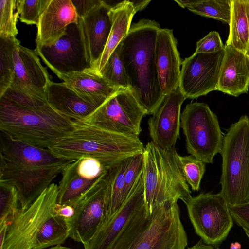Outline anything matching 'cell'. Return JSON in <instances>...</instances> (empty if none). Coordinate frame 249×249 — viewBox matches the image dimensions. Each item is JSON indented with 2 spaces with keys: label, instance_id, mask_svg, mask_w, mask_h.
Listing matches in <instances>:
<instances>
[{
  "label": "cell",
  "instance_id": "29",
  "mask_svg": "<svg viewBox=\"0 0 249 249\" xmlns=\"http://www.w3.org/2000/svg\"><path fill=\"white\" fill-rule=\"evenodd\" d=\"M194 13L229 24L231 0H175Z\"/></svg>",
  "mask_w": 249,
  "mask_h": 249
},
{
  "label": "cell",
  "instance_id": "1",
  "mask_svg": "<svg viewBox=\"0 0 249 249\" xmlns=\"http://www.w3.org/2000/svg\"><path fill=\"white\" fill-rule=\"evenodd\" d=\"M0 182L17 190L20 209H27L73 161L54 156L48 149L35 147L0 135Z\"/></svg>",
  "mask_w": 249,
  "mask_h": 249
},
{
  "label": "cell",
  "instance_id": "25",
  "mask_svg": "<svg viewBox=\"0 0 249 249\" xmlns=\"http://www.w3.org/2000/svg\"><path fill=\"white\" fill-rule=\"evenodd\" d=\"M58 185L57 203L73 206L77 200L104 177L97 179L89 178L78 171L76 160L63 169Z\"/></svg>",
  "mask_w": 249,
  "mask_h": 249
},
{
  "label": "cell",
  "instance_id": "32",
  "mask_svg": "<svg viewBox=\"0 0 249 249\" xmlns=\"http://www.w3.org/2000/svg\"><path fill=\"white\" fill-rule=\"evenodd\" d=\"M178 166L187 184L193 191H198L205 171V163L192 156H181L178 154Z\"/></svg>",
  "mask_w": 249,
  "mask_h": 249
},
{
  "label": "cell",
  "instance_id": "34",
  "mask_svg": "<svg viewBox=\"0 0 249 249\" xmlns=\"http://www.w3.org/2000/svg\"><path fill=\"white\" fill-rule=\"evenodd\" d=\"M18 202L16 189L8 184L0 182V221L10 222L18 212Z\"/></svg>",
  "mask_w": 249,
  "mask_h": 249
},
{
  "label": "cell",
  "instance_id": "13",
  "mask_svg": "<svg viewBox=\"0 0 249 249\" xmlns=\"http://www.w3.org/2000/svg\"><path fill=\"white\" fill-rule=\"evenodd\" d=\"M108 203L106 174L73 205L69 237L83 245L89 242L104 222Z\"/></svg>",
  "mask_w": 249,
  "mask_h": 249
},
{
  "label": "cell",
  "instance_id": "18",
  "mask_svg": "<svg viewBox=\"0 0 249 249\" xmlns=\"http://www.w3.org/2000/svg\"><path fill=\"white\" fill-rule=\"evenodd\" d=\"M112 6L109 1L100 0L86 14L78 18V24L91 66L99 60L106 46L112 26L109 14Z\"/></svg>",
  "mask_w": 249,
  "mask_h": 249
},
{
  "label": "cell",
  "instance_id": "37",
  "mask_svg": "<svg viewBox=\"0 0 249 249\" xmlns=\"http://www.w3.org/2000/svg\"><path fill=\"white\" fill-rule=\"evenodd\" d=\"M225 49L219 33L210 32L196 42L195 53H213Z\"/></svg>",
  "mask_w": 249,
  "mask_h": 249
},
{
  "label": "cell",
  "instance_id": "19",
  "mask_svg": "<svg viewBox=\"0 0 249 249\" xmlns=\"http://www.w3.org/2000/svg\"><path fill=\"white\" fill-rule=\"evenodd\" d=\"M78 19L71 0H46L36 25V48L54 44Z\"/></svg>",
  "mask_w": 249,
  "mask_h": 249
},
{
  "label": "cell",
  "instance_id": "23",
  "mask_svg": "<svg viewBox=\"0 0 249 249\" xmlns=\"http://www.w3.org/2000/svg\"><path fill=\"white\" fill-rule=\"evenodd\" d=\"M45 96L53 109L73 120H83L97 108L83 100L63 82L51 81L46 89Z\"/></svg>",
  "mask_w": 249,
  "mask_h": 249
},
{
  "label": "cell",
  "instance_id": "4",
  "mask_svg": "<svg viewBox=\"0 0 249 249\" xmlns=\"http://www.w3.org/2000/svg\"><path fill=\"white\" fill-rule=\"evenodd\" d=\"M187 236L177 203L167 202L148 213L144 204L111 249H185Z\"/></svg>",
  "mask_w": 249,
  "mask_h": 249
},
{
  "label": "cell",
  "instance_id": "12",
  "mask_svg": "<svg viewBox=\"0 0 249 249\" xmlns=\"http://www.w3.org/2000/svg\"><path fill=\"white\" fill-rule=\"evenodd\" d=\"M145 115L131 91L123 89L83 120L112 132L138 137L142 130L141 123Z\"/></svg>",
  "mask_w": 249,
  "mask_h": 249
},
{
  "label": "cell",
  "instance_id": "43",
  "mask_svg": "<svg viewBox=\"0 0 249 249\" xmlns=\"http://www.w3.org/2000/svg\"><path fill=\"white\" fill-rule=\"evenodd\" d=\"M151 1V0H133L131 1L136 12L142 10Z\"/></svg>",
  "mask_w": 249,
  "mask_h": 249
},
{
  "label": "cell",
  "instance_id": "10",
  "mask_svg": "<svg viewBox=\"0 0 249 249\" xmlns=\"http://www.w3.org/2000/svg\"><path fill=\"white\" fill-rule=\"evenodd\" d=\"M185 204L195 232L204 243L216 245L226 238L233 219L228 204L220 193H200Z\"/></svg>",
  "mask_w": 249,
  "mask_h": 249
},
{
  "label": "cell",
  "instance_id": "39",
  "mask_svg": "<svg viewBox=\"0 0 249 249\" xmlns=\"http://www.w3.org/2000/svg\"><path fill=\"white\" fill-rule=\"evenodd\" d=\"M78 18H81L92 9L100 0H71Z\"/></svg>",
  "mask_w": 249,
  "mask_h": 249
},
{
  "label": "cell",
  "instance_id": "36",
  "mask_svg": "<svg viewBox=\"0 0 249 249\" xmlns=\"http://www.w3.org/2000/svg\"><path fill=\"white\" fill-rule=\"evenodd\" d=\"M143 152L129 157L124 174V196L125 200L143 170Z\"/></svg>",
  "mask_w": 249,
  "mask_h": 249
},
{
  "label": "cell",
  "instance_id": "28",
  "mask_svg": "<svg viewBox=\"0 0 249 249\" xmlns=\"http://www.w3.org/2000/svg\"><path fill=\"white\" fill-rule=\"evenodd\" d=\"M129 158L112 167L107 174L108 203L106 217L102 225L112 216L125 200L124 196V174Z\"/></svg>",
  "mask_w": 249,
  "mask_h": 249
},
{
  "label": "cell",
  "instance_id": "5",
  "mask_svg": "<svg viewBox=\"0 0 249 249\" xmlns=\"http://www.w3.org/2000/svg\"><path fill=\"white\" fill-rule=\"evenodd\" d=\"M71 120L49 104L37 107L0 98V130L12 140L49 149L73 128Z\"/></svg>",
  "mask_w": 249,
  "mask_h": 249
},
{
  "label": "cell",
  "instance_id": "46",
  "mask_svg": "<svg viewBox=\"0 0 249 249\" xmlns=\"http://www.w3.org/2000/svg\"><path fill=\"white\" fill-rule=\"evenodd\" d=\"M216 249H220L219 248H216Z\"/></svg>",
  "mask_w": 249,
  "mask_h": 249
},
{
  "label": "cell",
  "instance_id": "35",
  "mask_svg": "<svg viewBox=\"0 0 249 249\" xmlns=\"http://www.w3.org/2000/svg\"><path fill=\"white\" fill-rule=\"evenodd\" d=\"M46 0H16V9L21 22L37 25Z\"/></svg>",
  "mask_w": 249,
  "mask_h": 249
},
{
  "label": "cell",
  "instance_id": "2",
  "mask_svg": "<svg viewBox=\"0 0 249 249\" xmlns=\"http://www.w3.org/2000/svg\"><path fill=\"white\" fill-rule=\"evenodd\" d=\"M159 24L142 19L131 26L121 42L130 90L146 115H152L164 95L155 61V44Z\"/></svg>",
  "mask_w": 249,
  "mask_h": 249
},
{
  "label": "cell",
  "instance_id": "8",
  "mask_svg": "<svg viewBox=\"0 0 249 249\" xmlns=\"http://www.w3.org/2000/svg\"><path fill=\"white\" fill-rule=\"evenodd\" d=\"M13 56V80L0 98L24 107H37L48 104L45 90L51 78L36 50L21 45L19 41L15 46Z\"/></svg>",
  "mask_w": 249,
  "mask_h": 249
},
{
  "label": "cell",
  "instance_id": "15",
  "mask_svg": "<svg viewBox=\"0 0 249 249\" xmlns=\"http://www.w3.org/2000/svg\"><path fill=\"white\" fill-rule=\"evenodd\" d=\"M38 55L57 76L91 68L78 23L67 28L66 33L54 44L36 48Z\"/></svg>",
  "mask_w": 249,
  "mask_h": 249
},
{
  "label": "cell",
  "instance_id": "26",
  "mask_svg": "<svg viewBox=\"0 0 249 249\" xmlns=\"http://www.w3.org/2000/svg\"><path fill=\"white\" fill-rule=\"evenodd\" d=\"M229 32L226 45L249 56V0H231Z\"/></svg>",
  "mask_w": 249,
  "mask_h": 249
},
{
  "label": "cell",
  "instance_id": "6",
  "mask_svg": "<svg viewBox=\"0 0 249 249\" xmlns=\"http://www.w3.org/2000/svg\"><path fill=\"white\" fill-rule=\"evenodd\" d=\"M175 148L163 149L152 142L143 151V180L146 210L167 202L186 204L192 197L191 192L178 166Z\"/></svg>",
  "mask_w": 249,
  "mask_h": 249
},
{
  "label": "cell",
  "instance_id": "7",
  "mask_svg": "<svg viewBox=\"0 0 249 249\" xmlns=\"http://www.w3.org/2000/svg\"><path fill=\"white\" fill-rule=\"evenodd\" d=\"M219 192L229 206L249 202V117L241 116L223 136Z\"/></svg>",
  "mask_w": 249,
  "mask_h": 249
},
{
  "label": "cell",
  "instance_id": "11",
  "mask_svg": "<svg viewBox=\"0 0 249 249\" xmlns=\"http://www.w3.org/2000/svg\"><path fill=\"white\" fill-rule=\"evenodd\" d=\"M58 185L53 183L26 209L20 210L8 223L1 249H33L45 222L54 215Z\"/></svg>",
  "mask_w": 249,
  "mask_h": 249
},
{
  "label": "cell",
  "instance_id": "24",
  "mask_svg": "<svg viewBox=\"0 0 249 249\" xmlns=\"http://www.w3.org/2000/svg\"><path fill=\"white\" fill-rule=\"evenodd\" d=\"M136 13L131 0L118 2L112 6L109 12L112 22L109 36L102 55L91 70L100 73L111 53L127 35Z\"/></svg>",
  "mask_w": 249,
  "mask_h": 249
},
{
  "label": "cell",
  "instance_id": "30",
  "mask_svg": "<svg viewBox=\"0 0 249 249\" xmlns=\"http://www.w3.org/2000/svg\"><path fill=\"white\" fill-rule=\"evenodd\" d=\"M18 41L16 37H0V97L10 88L13 80V51Z\"/></svg>",
  "mask_w": 249,
  "mask_h": 249
},
{
  "label": "cell",
  "instance_id": "27",
  "mask_svg": "<svg viewBox=\"0 0 249 249\" xmlns=\"http://www.w3.org/2000/svg\"><path fill=\"white\" fill-rule=\"evenodd\" d=\"M69 231L68 220L62 217L53 215L40 229L33 249H46L61 245L69 237Z\"/></svg>",
  "mask_w": 249,
  "mask_h": 249
},
{
  "label": "cell",
  "instance_id": "21",
  "mask_svg": "<svg viewBox=\"0 0 249 249\" xmlns=\"http://www.w3.org/2000/svg\"><path fill=\"white\" fill-rule=\"evenodd\" d=\"M249 56L230 45L225 46L217 90L234 97L247 93Z\"/></svg>",
  "mask_w": 249,
  "mask_h": 249
},
{
  "label": "cell",
  "instance_id": "33",
  "mask_svg": "<svg viewBox=\"0 0 249 249\" xmlns=\"http://www.w3.org/2000/svg\"><path fill=\"white\" fill-rule=\"evenodd\" d=\"M16 0H0V37H16L19 14L17 11Z\"/></svg>",
  "mask_w": 249,
  "mask_h": 249
},
{
  "label": "cell",
  "instance_id": "40",
  "mask_svg": "<svg viewBox=\"0 0 249 249\" xmlns=\"http://www.w3.org/2000/svg\"><path fill=\"white\" fill-rule=\"evenodd\" d=\"M74 212L73 206L69 204H59L56 203L54 208V215L62 217L68 221Z\"/></svg>",
  "mask_w": 249,
  "mask_h": 249
},
{
  "label": "cell",
  "instance_id": "20",
  "mask_svg": "<svg viewBox=\"0 0 249 249\" xmlns=\"http://www.w3.org/2000/svg\"><path fill=\"white\" fill-rule=\"evenodd\" d=\"M155 61L160 84L164 95L179 86L181 60L173 31L160 28L155 44Z\"/></svg>",
  "mask_w": 249,
  "mask_h": 249
},
{
  "label": "cell",
  "instance_id": "9",
  "mask_svg": "<svg viewBox=\"0 0 249 249\" xmlns=\"http://www.w3.org/2000/svg\"><path fill=\"white\" fill-rule=\"evenodd\" d=\"M180 127L187 152L205 163H212L223 143L218 119L207 104L192 102L181 113Z\"/></svg>",
  "mask_w": 249,
  "mask_h": 249
},
{
  "label": "cell",
  "instance_id": "38",
  "mask_svg": "<svg viewBox=\"0 0 249 249\" xmlns=\"http://www.w3.org/2000/svg\"><path fill=\"white\" fill-rule=\"evenodd\" d=\"M229 209L235 222L249 233V202L238 206H229Z\"/></svg>",
  "mask_w": 249,
  "mask_h": 249
},
{
  "label": "cell",
  "instance_id": "42",
  "mask_svg": "<svg viewBox=\"0 0 249 249\" xmlns=\"http://www.w3.org/2000/svg\"><path fill=\"white\" fill-rule=\"evenodd\" d=\"M187 249H216V248L212 245L205 244L202 239H200L194 245L188 248Z\"/></svg>",
  "mask_w": 249,
  "mask_h": 249
},
{
  "label": "cell",
  "instance_id": "41",
  "mask_svg": "<svg viewBox=\"0 0 249 249\" xmlns=\"http://www.w3.org/2000/svg\"><path fill=\"white\" fill-rule=\"evenodd\" d=\"M8 223L6 220L0 221V249H1L5 239Z\"/></svg>",
  "mask_w": 249,
  "mask_h": 249
},
{
  "label": "cell",
  "instance_id": "44",
  "mask_svg": "<svg viewBox=\"0 0 249 249\" xmlns=\"http://www.w3.org/2000/svg\"><path fill=\"white\" fill-rule=\"evenodd\" d=\"M46 249H72L69 248V247H65V246H62L61 245H58V246L50 247V248H49Z\"/></svg>",
  "mask_w": 249,
  "mask_h": 249
},
{
  "label": "cell",
  "instance_id": "3",
  "mask_svg": "<svg viewBox=\"0 0 249 249\" xmlns=\"http://www.w3.org/2000/svg\"><path fill=\"white\" fill-rule=\"evenodd\" d=\"M144 148L139 137L112 132L79 120H73L72 129L48 149L62 160L90 158L112 167L130 156L143 152Z\"/></svg>",
  "mask_w": 249,
  "mask_h": 249
},
{
  "label": "cell",
  "instance_id": "31",
  "mask_svg": "<svg viewBox=\"0 0 249 249\" xmlns=\"http://www.w3.org/2000/svg\"><path fill=\"white\" fill-rule=\"evenodd\" d=\"M99 74L115 87L130 90L121 43L111 53Z\"/></svg>",
  "mask_w": 249,
  "mask_h": 249
},
{
  "label": "cell",
  "instance_id": "14",
  "mask_svg": "<svg viewBox=\"0 0 249 249\" xmlns=\"http://www.w3.org/2000/svg\"><path fill=\"white\" fill-rule=\"evenodd\" d=\"M225 49L213 53H194L181 63L179 87L186 98L217 90Z\"/></svg>",
  "mask_w": 249,
  "mask_h": 249
},
{
  "label": "cell",
  "instance_id": "22",
  "mask_svg": "<svg viewBox=\"0 0 249 249\" xmlns=\"http://www.w3.org/2000/svg\"><path fill=\"white\" fill-rule=\"evenodd\" d=\"M58 77L83 100L97 107L119 91L124 89L115 87L90 68Z\"/></svg>",
  "mask_w": 249,
  "mask_h": 249
},
{
  "label": "cell",
  "instance_id": "45",
  "mask_svg": "<svg viewBox=\"0 0 249 249\" xmlns=\"http://www.w3.org/2000/svg\"><path fill=\"white\" fill-rule=\"evenodd\" d=\"M245 231L246 234L247 235V236L249 238V233L248 231Z\"/></svg>",
  "mask_w": 249,
  "mask_h": 249
},
{
  "label": "cell",
  "instance_id": "16",
  "mask_svg": "<svg viewBox=\"0 0 249 249\" xmlns=\"http://www.w3.org/2000/svg\"><path fill=\"white\" fill-rule=\"evenodd\" d=\"M185 99L178 86L164 95L148 121L151 142L163 149L175 148L179 138L180 109Z\"/></svg>",
  "mask_w": 249,
  "mask_h": 249
},
{
  "label": "cell",
  "instance_id": "17",
  "mask_svg": "<svg viewBox=\"0 0 249 249\" xmlns=\"http://www.w3.org/2000/svg\"><path fill=\"white\" fill-rule=\"evenodd\" d=\"M144 204L142 172L126 199L112 216L99 228L92 238L83 245L84 249H111L130 220Z\"/></svg>",
  "mask_w": 249,
  "mask_h": 249
}]
</instances>
